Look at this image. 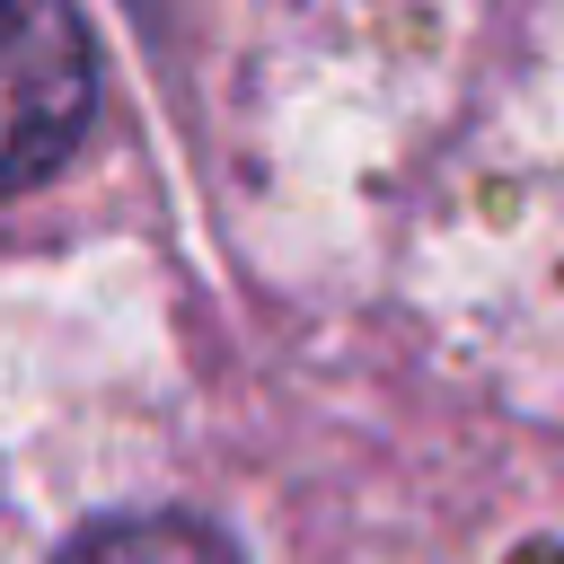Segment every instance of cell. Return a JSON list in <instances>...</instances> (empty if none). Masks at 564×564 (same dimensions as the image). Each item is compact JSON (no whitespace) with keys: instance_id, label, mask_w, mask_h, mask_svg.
Segmentation results:
<instances>
[{"instance_id":"6da1fadb","label":"cell","mask_w":564,"mask_h":564,"mask_svg":"<svg viewBox=\"0 0 564 564\" xmlns=\"http://www.w3.org/2000/svg\"><path fill=\"white\" fill-rule=\"evenodd\" d=\"M0 79H9V150H0V185L26 194V185H44V176L79 150V132H88V115H97V62H88L79 18H70V9H44V0L9 9Z\"/></svg>"},{"instance_id":"7a4b0ae2","label":"cell","mask_w":564,"mask_h":564,"mask_svg":"<svg viewBox=\"0 0 564 564\" xmlns=\"http://www.w3.org/2000/svg\"><path fill=\"white\" fill-rule=\"evenodd\" d=\"M53 564H238V546L185 511H123V520H88Z\"/></svg>"}]
</instances>
